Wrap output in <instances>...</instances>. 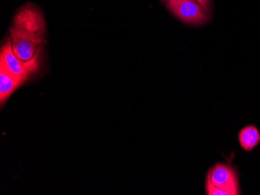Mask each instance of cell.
I'll use <instances>...</instances> for the list:
<instances>
[{"label": "cell", "mask_w": 260, "mask_h": 195, "mask_svg": "<svg viewBox=\"0 0 260 195\" xmlns=\"http://www.w3.org/2000/svg\"><path fill=\"white\" fill-rule=\"evenodd\" d=\"M45 24L37 9L24 7L14 19L10 29V42L15 55L23 62L39 59L43 44Z\"/></svg>", "instance_id": "6da1fadb"}, {"label": "cell", "mask_w": 260, "mask_h": 195, "mask_svg": "<svg viewBox=\"0 0 260 195\" xmlns=\"http://www.w3.org/2000/svg\"><path fill=\"white\" fill-rule=\"evenodd\" d=\"M205 182L220 189L225 195L240 194L237 172L229 164L217 163L210 167Z\"/></svg>", "instance_id": "7a4b0ae2"}, {"label": "cell", "mask_w": 260, "mask_h": 195, "mask_svg": "<svg viewBox=\"0 0 260 195\" xmlns=\"http://www.w3.org/2000/svg\"><path fill=\"white\" fill-rule=\"evenodd\" d=\"M0 65H4L10 73L24 83L34 72L37 70L39 59L30 62H23L15 55L12 48L11 42L8 40L1 49Z\"/></svg>", "instance_id": "3957f363"}, {"label": "cell", "mask_w": 260, "mask_h": 195, "mask_svg": "<svg viewBox=\"0 0 260 195\" xmlns=\"http://www.w3.org/2000/svg\"><path fill=\"white\" fill-rule=\"evenodd\" d=\"M169 10L181 20L190 24H201L208 19L205 9L198 0H167Z\"/></svg>", "instance_id": "277c9868"}, {"label": "cell", "mask_w": 260, "mask_h": 195, "mask_svg": "<svg viewBox=\"0 0 260 195\" xmlns=\"http://www.w3.org/2000/svg\"><path fill=\"white\" fill-rule=\"evenodd\" d=\"M21 80L10 73L4 65H0V101L4 104L21 84Z\"/></svg>", "instance_id": "5b68a950"}, {"label": "cell", "mask_w": 260, "mask_h": 195, "mask_svg": "<svg viewBox=\"0 0 260 195\" xmlns=\"http://www.w3.org/2000/svg\"><path fill=\"white\" fill-rule=\"evenodd\" d=\"M239 142L246 152H250L260 142V133L255 125H248L239 131Z\"/></svg>", "instance_id": "8992f818"}, {"label": "cell", "mask_w": 260, "mask_h": 195, "mask_svg": "<svg viewBox=\"0 0 260 195\" xmlns=\"http://www.w3.org/2000/svg\"><path fill=\"white\" fill-rule=\"evenodd\" d=\"M198 1L200 5L202 6L207 11L208 10V0H198Z\"/></svg>", "instance_id": "52a82bcc"}]
</instances>
